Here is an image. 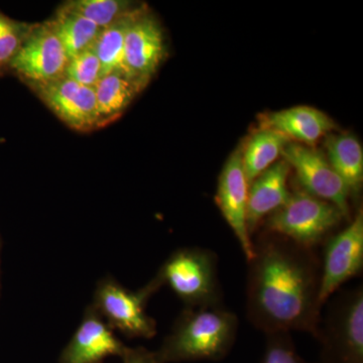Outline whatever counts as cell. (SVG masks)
<instances>
[{
    "mask_svg": "<svg viewBox=\"0 0 363 363\" xmlns=\"http://www.w3.org/2000/svg\"><path fill=\"white\" fill-rule=\"evenodd\" d=\"M247 316L264 334L307 332L322 319L321 259L315 250L264 231L248 260Z\"/></svg>",
    "mask_w": 363,
    "mask_h": 363,
    "instance_id": "cell-1",
    "label": "cell"
},
{
    "mask_svg": "<svg viewBox=\"0 0 363 363\" xmlns=\"http://www.w3.org/2000/svg\"><path fill=\"white\" fill-rule=\"evenodd\" d=\"M240 321L223 306L185 308L155 351L157 362H219L233 350Z\"/></svg>",
    "mask_w": 363,
    "mask_h": 363,
    "instance_id": "cell-2",
    "label": "cell"
},
{
    "mask_svg": "<svg viewBox=\"0 0 363 363\" xmlns=\"http://www.w3.org/2000/svg\"><path fill=\"white\" fill-rule=\"evenodd\" d=\"M186 308L223 306L216 253L208 248L185 247L172 253L157 274Z\"/></svg>",
    "mask_w": 363,
    "mask_h": 363,
    "instance_id": "cell-3",
    "label": "cell"
},
{
    "mask_svg": "<svg viewBox=\"0 0 363 363\" xmlns=\"http://www.w3.org/2000/svg\"><path fill=\"white\" fill-rule=\"evenodd\" d=\"M346 220L337 207L298 188L289 201L264 221V231L315 250Z\"/></svg>",
    "mask_w": 363,
    "mask_h": 363,
    "instance_id": "cell-4",
    "label": "cell"
},
{
    "mask_svg": "<svg viewBox=\"0 0 363 363\" xmlns=\"http://www.w3.org/2000/svg\"><path fill=\"white\" fill-rule=\"evenodd\" d=\"M317 363H363V289L342 291L332 298L316 336Z\"/></svg>",
    "mask_w": 363,
    "mask_h": 363,
    "instance_id": "cell-5",
    "label": "cell"
},
{
    "mask_svg": "<svg viewBox=\"0 0 363 363\" xmlns=\"http://www.w3.org/2000/svg\"><path fill=\"white\" fill-rule=\"evenodd\" d=\"M161 286L157 276L136 292L123 288L114 279H105L97 286L92 307L111 329L130 338L150 339L157 334V323L145 308Z\"/></svg>",
    "mask_w": 363,
    "mask_h": 363,
    "instance_id": "cell-6",
    "label": "cell"
},
{
    "mask_svg": "<svg viewBox=\"0 0 363 363\" xmlns=\"http://www.w3.org/2000/svg\"><path fill=\"white\" fill-rule=\"evenodd\" d=\"M281 157L290 164L300 188L319 199L337 207L346 220L350 221V194L342 179L332 168L321 150L291 142Z\"/></svg>",
    "mask_w": 363,
    "mask_h": 363,
    "instance_id": "cell-7",
    "label": "cell"
},
{
    "mask_svg": "<svg viewBox=\"0 0 363 363\" xmlns=\"http://www.w3.org/2000/svg\"><path fill=\"white\" fill-rule=\"evenodd\" d=\"M362 269L363 211L360 208L347 226L324 243L320 286L322 305L326 304L346 281L359 276Z\"/></svg>",
    "mask_w": 363,
    "mask_h": 363,
    "instance_id": "cell-8",
    "label": "cell"
},
{
    "mask_svg": "<svg viewBox=\"0 0 363 363\" xmlns=\"http://www.w3.org/2000/svg\"><path fill=\"white\" fill-rule=\"evenodd\" d=\"M69 57L49 21L30 28L9 68L32 85L65 77Z\"/></svg>",
    "mask_w": 363,
    "mask_h": 363,
    "instance_id": "cell-9",
    "label": "cell"
},
{
    "mask_svg": "<svg viewBox=\"0 0 363 363\" xmlns=\"http://www.w3.org/2000/svg\"><path fill=\"white\" fill-rule=\"evenodd\" d=\"M248 184L241 159V147L227 160L218 179L215 203L240 243L247 262L253 255V240L247 227Z\"/></svg>",
    "mask_w": 363,
    "mask_h": 363,
    "instance_id": "cell-10",
    "label": "cell"
},
{
    "mask_svg": "<svg viewBox=\"0 0 363 363\" xmlns=\"http://www.w3.org/2000/svg\"><path fill=\"white\" fill-rule=\"evenodd\" d=\"M166 56V43L161 26L147 13L138 14L126 33L124 59L128 78L143 89Z\"/></svg>",
    "mask_w": 363,
    "mask_h": 363,
    "instance_id": "cell-11",
    "label": "cell"
},
{
    "mask_svg": "<svg viewBox=\"0 0 363 363\" xmlns=\"http://www.w3.org/2000/svg\"><path fill=\"white\" fill-rule=\"evenodd\" d=\"M35 87L49 108L74 130L86 131L100 125L94 88L67 77Z\"/></svg>",
    "mask_w": 363,
    "mask_h": 363,
    "instance_id": "cell-12",
    "label": "cell"
},
{
    "mask_svg": "<svg viewBox=\"0 0 363 363\" xmlns=\"http://www.w3.org/2000/svg\"><path fill=\"white\" fill-rule=\"evenodd\" d=\"M126 350L111 327L90 307L62 352L59 363H102L109 357H123Z\"/></svg>",
    "mask_w": 363,
    "mask_h": 363,
    "instance_id": "cell-13",
    "label": "cell"
},
{
    "mask_svg": "<svg viewBox=\"0 0 363 363\" xmlns=\"http://www.w3.org/2000/svg\"><path fill=\"white\" fill-rule=\"evenodd\" d=\"M291 173L290 164L281 159L250 184L247 227L250 235L290 199L292 192L289 189L288 180Z\"/></svg>",
    "mask_w": 363,
    "mask_h": 363,
    "instance_id": "cell-14",
    "label": "cell"
},
{
    "mask_svg": "<svg viewBox=\"0 0 363 363\" xmlns=\"http://www.w3.org/2000/svg\"><path fill=\"white\" fill-rule=\"evenodd\" d=\"M259 119V128H272L286 136L291 142L309 147L337 128L330 116L306 105L269 112Z\"/></svg>",
    "mask_w": 363,
    "mask_h": 363,
    "instance_id": "cell-15",
    "label": "cell"
},
{
    "mask_svg": "<svg viewBox=\"0 0 363 363\" xmlns=\"http://www.w3.org/2000/svg\"><path fill=\"white\" fill-rule=\"evenodd\" d=\"M326 156L332 168L342 179L350 197H357L363 183V150L351 133H329L324 138Z\"/></svg>",
    "mask_w": 363,
    "mask_h": 363,
    "instance_id": "cell-16",
    "label": "cell"
},
{
    "mask_svg": "<svg viewBox=\"0 0 363 363\" xmlns=\"http://www.w3.org/2000/svg\"><path fill=\"white\" fill-rule=\"evenodd\" d=\"M291 140L279 131L259 128L241 147V159L248 184L272 167Z\"/></svg>",
    "mask_w": 363,
    "mask_h": 363,
    "instance_id": "cell-17",
    "label": "cell"
},
{
    "mask_svg": "<svg viewBox=\"0 0 363 363\" xmlns=\"http://www.w3.org/2000/svg\"><path fill=\"white\" fill-rule=\"evenodd\" d=\"M145 9L143 6H136L130 13L100 32L93 45V50L101 63L102 75L119 73L128 77L124 59L126 33L131 23Z\"/></svg>",
    "mask_w": 363,
    "mask_h": 363,
    "instance_id": "cell-18",
    "label": "cell"
},
{
    "mask_svg": "<svg viewBox=\"0 0 363 363\" xmlns=\"http://www.w3.org/2000/svg\"><path fill=\"white\" fill-rule=\"evenodd\" d=\"M49 23L69 59L92 48L101 32V28L93 21L64 6L59 9L54 20Z\"/></svg>",
    "mask_w": 363,
    "mask_h": 363,
    "instance_id": "cell-19",
    "label": "cell"
},
{
    "mask_svg": "<svg viewBox=\"0 0 363 363\" xmlns=\"http://www.w3.org/2000/svg\"><path fill=\"white\" fill-rule=\"evenodd\" d=\"M94 90L99 124L101 125L121 116L142 89L123 74L111 73L100 79Z\"/></svg>",
    "mask_w": 363,
    "mask_h": 363,
    "instance_id": "cell-20",
    "label": "cell"
},
{
    "mask_svg": "<svg viewBox=\"0 0 363 363\" xmlns=\"http://www.w3.org/2000/svg\"><path fill=\"white\" fill-rule=\"evenodd\" d=\"M69 11L87 18L101 30L116 23L136 6L123 0H74L63 6Z\"/></svg>",
    "mask_w": 363,
    "mask_h": 363,
    "instance_id": "cell-21",
    "label": "cell"
},
{
    "mask_svg": "<svg viewBox=\"0 0 363 363\" xmlns=\"http://www.w3.org/2000/svg\"><path fill=\"white\" fill-rule=\"evenodd\" d=\"M102 67L93 47L69 60L65 77L78 84L94 88L102 78Z\"/></svg>",
    "mask_w": 363,
    "mask_h": 363,
    "instance_id": "cell-22",
    "label": "cell"
},
{
    "mask_svg": "<svg viewBox=\"0 0 363 363\" xmlns=\"http://www.w3.org/2000/svg\"><path fill=\"white\" fill-rule=\"evenodd\" d=\"M28 30L0 13V73L9 68Z\"/></svg>",
    "mask_w": 363,
    "mask_h": 363,
    "instance_id": "cell-23",
    "label": "cell"
},
{
    "mask_svg": "<svg viewBox=\"0 0 363 363\" xmlns=\"http://www.w3.org/2000/svg\"><path fill=\"white\" fill-rule=\"evenodd\" d=\"M260 363H309L300 357L291 333L266 335V346Z\"/></svg>",
    "mask_w": 363,
    "mask_h": 363,
    "instance_id": "cell-24",
    "label": "cell"
},
{
    "mask_svg": "<svg viewBox=\"0 0 363 363\" xmlns=\"http://www.w3.org/2000/svg\"><path fill=\"white\" fill-rule=\"evenodd\" d=\"M121 358L123 359V363H159L156 352L143 347H128Z\"/></svg>",
    "mask_w": 363,
    "mask_h": 363,
    "instance_id": "cell-25",
    "label": "cell"
}]
</instances>
